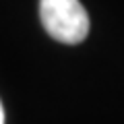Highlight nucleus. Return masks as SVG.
<instances>
[{
  "mask_svg": "<svg viewBox=\"0 0 124 124\" xmlns=\"http://www.w3.org/2000/svg\"><path fill=\"white\" fill-rule=\"evenodd\" d=\"M39 19L60 44H81L89 33V15L79 0H39Z\"/></svg>",
  "mask_w": 124,
  "mask_h": 124,
  "instance_id": "1",
  "label": "nucleus"
},
{
  "mask_svg": "<svg viewBox=\"0 0 124 124\" xmlns=\"http://www.w3.org/2000/svg\"><path fill=\"white\" fill-rule=\"evenodd\" d=\"M0 124H4V110H2V103H0Z\"/></svg>",
  "mask_w": 124,
  "mask_h": 124,
  "instance_id": "2",
  "label": "nucleus"
}]
</instances>
